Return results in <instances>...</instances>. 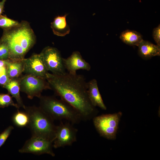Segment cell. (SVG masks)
<instances>
[{
	"label": "cell",
	"mask_w": 160,
	"mask_h": 160,
	"mask_svg": "<svg viewBox=\"0 0 160 160\" xmlns=\"http://www.w3.org/2000/svg\"><path fill=\"white\" fill-rule=\"evenodd\" d=\"M46 79L55 95L73 107L82 120H89L94 116L96 110L89 98L87 82L83 75L48 72Z\"/></svg>",
	"instance_id": "obj_1"
},
{
	"label": "cell",
	"mask_w": 160,
	"mask_h": 160,
	"mask_svg": "<svg viewBox=\"0 0 160 160\" xmlns=\"http://www.w3.org/2000/svg\"><path fill=\"white\" fill-rule=\"evenodd\" d=\"M36 40L35 35L29 23L23 21L15 27L4 29L0 43L8 47L9 59L20 60L24 58L34 45Z\"/></svg>",
	"instance_id": "obj_2"
},
{
	"label": "cell",
	"mask_w": 160,
	"mask_h": 160,
	"mask_svg": "<svg viewBox=\"0 0 160 160\" xmlns=\"http://www.w3.org/2000/svg\"><path fill=\"white\" fill-rule=\"evenodd\" d=\"M24 109L29 116L27 127L30 129L32 136L43 137L53 142L56 128L54 120L39 107L25 106Z\"/></svg>",
	"instance_id": "obj_3"
},
{
	"label": "cell",
	"mask_w": 160,
	"mask_h": 160,
	"mask_svg": "<svg viewBox=\"0 0 160 160\" xmlns=\"http://www.w3.org/2000/svg\"><path fill=\"white\" fill-rule=\"evenodd\" d=\"M39 107L53 120H65L73 124L82 121L77 111L62 99L52 96L41 95Z\"/></svg>",
	"instance_id": "obj_4"
},
{
	"label": "cell",
	"mask_w": 160,
	"mask_h": 160,
	"mask_svg": "<svg viewBox=\"0 0 160 160\" xmlns=\"http://www.w3.org/2000/svg\"><path fill=\"white\" fill-rule=\"evenodd\" d=\"M121 115V113L119 112L95 116L93 118V124L101 136L108 139H113L116 137Z\"/></svg>",
	"instance_id": "obj_5"
},
{
	"label": "cell",
	"mask_w": 160,
	"mask_h": 160,
	"mask_svg": "<svg viewBox=\"0 0 160 160\" xmlns=\"http://www.w3.org/2000/svg\"><path fill=\"white\" fill-rule=\"evenodd\" d=\"M18 80L20 91L25 93L30 99L34 97L39 98L44 90L51 89L47 80L41 77L25 74Z\"/></svg>",
	"instance_id": "obj_6"
},
{
	"label": "cell",
	"mask_w": 160,
	"mask_h": 160,
	"mask_svg": "<svg viewBox=\"0 0 160 160\" xmlns=\"http://www.w3.org/2000/svg\"><path fill=\"white\" fill-rule=\"evenodd\" d=\"M39 54L48 71L55 74H62L66 72L63 58L57 48L47 47Z\"/></svg>",
	"instance_id": "obj_7"
},
{
	"label": "cell",
	"mask_w": 160,
	"mask_h": 160,
	"mask_svg": "<svg viewBox=\"0 0 160 160\" xmlns=\"http://www.w3.org/2000/svg\"><path fill=\"white\" fill-rule=\"evenodd\" d=\"M53 141L38 137L32 136L25 142L18 151L20 153H31L36 155L47 154L55 156L53 150Z\"/></svg>",
	"instance_id": "obj_8"
},
{
	"label": "cell",
	"mask_w": 160,
	"mask_h": 160,
	"mask_svg": "<svg viewBox=\"0 0 160 160\" xmlns=\"http://www.w3.org/2000/svg\"><path fill=\"white\" fill-rule=\"evenodd\" d=\"M69 121L61 122L59 125L56 126L53 143V148H57L71 146L76 141L78 130Z\"/></svg>",
	"instance_id": "obj_9"
},
{
	"label": "cell",
	"mask_w": 160,
	"mask_h": 160,
	"mask_svg": "<svg viewBox=\"0 0 160 160\" xmlns=\"http://www.w3.org/2000/svg\"><path fill=\"white\" fill-rule=\"evenodd\" d=\"M22 60L23 72L26 74L46 79L48 72L39 54H33L29 58L23 59Z\"/></svg>",
	"instance_id": "obj_10"
},
{
	"label": "cell",
	"mask_w": 160,
	"mask_h": 160,
	"mask_svg": "<svg viewBox=\"0 0 160 160\" xmlns=\"http://www.w3.org/2000/svg\"><path fill=\"white\" fill-rule=\"evenodd\" d=\"M63 62L65 69L70 74L76 73L79 70L89 71L91 67L89 64L84 60L80 52H73L71 55L66 58H63Z\"/></svg>",
	"instance_id": "obj_11"
},
{
	"label": "cell",
	"mask_w": 160,
	"mask_h": 160,
	"mask_svg": "<svg viewBox=\"0 0 160 160\" xmlns=\"http://www.w3.org/2000/svg\"><path fill=\"white\" fill-rule=\"evenodd\" d=\"M87 93L89 100L93 106H98L103 110L106 109L95 79H93L87 82Z\"/></svg>",
	"instance_id": "obj_12"
},
{
	"label": "cell",
	"mask_w": 160,
	"mask_h": 160,
	"mask_svg": "<svg viewBox=\"0 0 160 160\" xmlns=\"http://www.w3.org/2000/svg\"><path fill=\"white\" fill-rule=\"evenodd\" d=\"M139 56L145 60L160 55V46L155 45L150 41L143 40L138 46Z\"/></svg>",
	"instance_id": "obj_13"
},
{
	"label": "cell",
	"mask_w": 160,
	"mask_h": 160,
	"mask_svg": "<svg viewBox=\"0 0 160 160\" xmlns=\"http://www.w3.org/2000/svg\"><path fill=\"white\" fill-rule=\"evenodd\" d=\"M68 14L56 17L51 23V27L54 33L57 36H64L68 34L70 28L67 24L66 17Z\"/></svg>",
	"instance_id": "obj_14"
},
{
	"label": "cell",
	"mask_w": 160,
	"mask_h": 160,
	"mask_svg": "<svg viewBox=\"0 0 160 160\" xmlns=\"http://www.w3.org/2000/svg\"><path fill=\"white\" fill-rule=\"evenodd\" d=\"M119 37L123 42L130 46H138L143 40L142 36L140 33L129 29L122 32Z\"/></svg>",
	"instance_id": "obj_15"
},
{
	"label": "cell",
	"mask_w": 160,
	"mask_h": 160,
	"mask_svg": "<svg viewBox=\"0 0 160 160\" xmlns=\"http://www.w3.org/2000/svg\"><path fill=\"white\" fill-rule=\"evenodd\" d=\"M4 87L7 89L9 93L16 100L19 107L24 109V105L20 94V87L18 79H10L9 81Z\"/></svg>",
	"instance_id": "obj_16"
},
{
	"label": "cell",
	"mask_w": 160,
	"mask_h": 160,
	"mask_svg": "<svg viewBox=\"0 0 160 160\" xmlns=\"http://www.w3.org/2000/svg\"><path fill=\"white\" fill-rule=\"evenodd\" d=\"M23 59L8 60L7 63V73L10 79L18 78L23 72Z\"/></svg>",
	"instance_id": "obj_17"
},
{
	"label": "cell",
	"mask_w": 160,
	"mask_h": 160,
	"mask_svg": "<svg viewBox=\"0 0 160 160\" xmlns=\"http://www.w3.org/2000/svg\"><path fill=\"white\" fill-rule=\"evenodd\" d=\"M17 109L12 117V121L14 124L19 127H28L29 122V118L27 113L20 111Z\"/></svg>",
	"instance_id": "obj_18"
},
{
	"label": "cell",
	"mask_w": 160,
	"mask_h": 160,
	"mask_svg": "<svg viewBox=\"0 0 160 160\" xmlns=\"http://www.w3.org/2000/svg\"><path fill=\"white\" fill-rule=\"evenodd\" d=\"M8 60H0V85L4 86L10 79L8 76L7 71L6 65Z\"/></svg>",
	"instance_id": "obj_19"
},
{
	"label": "cell",
	"mask_w": 160,
	"mask_h": 160,
	"mask_svg": "<svg viewBox=\"0 0 160 160\" xmlns=\"http://www.w3.org/2000/svg\"><path fill=\"white\" fill-rule=\"evenodd\" d=\"M9 106H13L17 109L20 107L15 103L12 97L8 94H0V108H4Z\"/></svg>",
	"instance_id": "obj_20"
},
{
	"label": "cell",
	"mask_w": 160,
	"mask_h": 160,
	"mask_svg": "<svg viewBox=\"0 0 160 160\" xmlns=\"http://www.w3.org/2000/svg\"><path fill=\"white\" fill-rule=\"evenodd\" d=\"M20 23L6 16H0V27L4 29H9L18 25Z\"/></svg>",
	"instance_id": "obj_21"
},
{
	"label": "cell",
	"mask_w": 160,
	"mask_h": 160,
	"mask_svg": "<svg viewBox=\"0 0 160 160\" xmlns=\"http://www.w3.org/2000/svg\"><path fill=\"white\" fill-rule=\"evenodd\" d=\"M14 129L13 126H9L0 134V148L4 144Z\"/></svg>",
	"instance_id": "obj_22"
},
{
	"label": "cell",
	"mask_w": 160,
	"mask_h": 160,
	"mask_svg": "<svg viewBox=\"0 0 160 160\" xmlns=\"http://www.w3.org/2000/svg\"><path fill=\"white\" fill-rule=\"evenodd\" d=\"M9 59V54L8 47L4 44L0 43V60Z\"/></svg>",
	"instance_id": "obj_23"
},
{
	"label": "cell",
	"mask_w": 160,
	"mask_h": 160,
	"mask_svg": "<svg viewBox=\"0 0 160 160\" xmlns=\"http://www.w3.org/2000/svg\"><path fill=\"white\" fill-rule=\"evenodd\" d=\"M153 37L157 45L160 46V25L154 28L152 32Z\"/></svg>",
	"instance_id": "obj_24"
},
{
	"label": "cell",
	"mask_w": 160,
	"mask_h": 160,
	"mask_svg": "<svg viewBox=\"0 0 160 160\" xmlns=\"http://www.w3.org/2000/svg\"><path fill=\"white\" fill-rule=\"evenodd\" d=\"M6 0H2L0 1V16L1 15L4 9Z\"/></svg>",
	"instance_id": "obj_25"
}]
</instances>
